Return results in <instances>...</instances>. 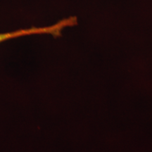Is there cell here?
<instances>
[{"label": "cell", "mask_w": 152, "mask_h": 152, "mask_svg": "<svg viewBox=\"0 0 152 152\" xmlns=\"http://www.w3.org/2000/svg\"><path fill=\"white\" fill-rule=\"evenodd\" d=\"M33 34L34 30L32 28L18 29L16 30H14V31L7 32V33H0V43L9 40V39H14V38L33 35Z\"/></svg>", "instance_id": "6da1fadb"}]
</instances>
